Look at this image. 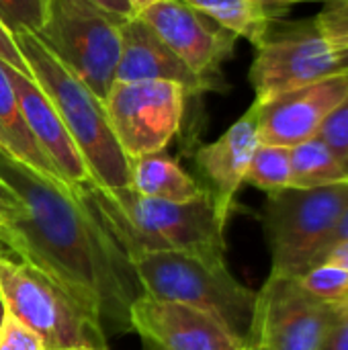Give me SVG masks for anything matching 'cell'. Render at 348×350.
Segmentation results:
<instances>
[{
  "mask_svg": "<svg viewBox=\"0 0 348 350\" xmlns=\"http://www.w3.org/2000/svg\"><path fill=\"white\" fill-rule=\"evenodd\" d=\"M0 258H10V260H16V262H21V260H18V256H16V254H14V252H12V250H10V248H8V246L2 242V240H0Z\"/></svg>",
  "mask_w": 348,
  "mask_h": 350,
  "instance_id": "obj_36",
  "label": "cell"
},
{
  "mask_svg": "<svg viewBox=\"0 0 348 350\" xmlns=\"http://www.w3.org/2000/svg\"><path fill=\"white\" fill-rule=\"evenodd\" d=\"M314 25L332 47L348 45V0H326L314 16Z\"/></svg>",
  "mask_w": 348,
  "mask_h": 350,
  "instance_id": "obj_24",
  "label": "cell"
},
{
  "mask_svg": "<svg viewBox=\"0 0 348 350\" xmlns=\"http://www.w3.org/2000/svg\"><path fill=\"white\" fill-rule=\"evenodd\" d=\"M345 183H348V176H347V180H345Z\"/></svg>",
  "mask_w": 348,
  "mask_h": 350,
  "instance_id": "obj_41",
  "label": "cell"
},
{
  "mask_svg": "<svg viewBox=\"0 0 348 350\" xmlns=\"http://www.w3.org/2000/svg\"><path fill=\"white\" fill-rule=\"evenodd\" d=\"M4 304H2V299H0V324H2V318H4Z\"/></svg>",
  "mask_w": 348,
  "mask_h": 350,
  "instance_id": "obj_38",
  "label": "cell"
},
{
  "mask_svg": "<svg viewBox=\"0 0 348 350\" xmlns=\"http://www.w3.org/2000/svg\"><path fill=\"white\" fill-rule=\"evenodd\" d=\"M0 62L31 78L29 66H27L25 57L21 55V51H18V47L14 43V37L6 31V27L2 23H0Z\"/></svg>",
  "mask_w": 348,
  "mask_h": 350,
  "instance_id": "obj_28",
  "label": "cell"
},
{
  "mask_svg": "<svg viewBox=\"0 0 348 350\" xmlns=\"http://www.w3.org/2000/svg\"><path fill=\"white\" fill-rule=\"evenodd\" d=\"M168 80L185 86L189 94L213 88L193 74L187 64L156 35V31L137 14L121 23V51L115 70V82Z\"/></svg>",
  "mask_w": 348,
  "mask_h": 350,
  "instance_id": "obj_16",
  "label": "cell"
},
{
  "mask_svg": "<svg viewBox=\"0 0 348 350\" xmlns=\"http://www.w3.org/2000/svg\"><path fill=\"white\" fill-rule=\"evenodd\" d=\"M137 16L156 31L193 74L215 88V76L232 55L236 35L178 0H158Z\"/></svg>",
  "mask_w": 348,
  "mask_h": 350,
  "instance_id": "obj_11",
  "label": "cell"
},
{
  "mask_svg": "<svg viewBox=\"0 0 348 350\" xmlns=\"http://www.w3.org/2000/svg\"><path fill=\"white\" fill-rule=\"evenodd\" d=\"M0 150L4 154H8L12 160L29 166L39 176H43L51 183L66 185L59 178L57 170L53 168V164L47 160V156L37 146L35 137L31 135V131L23 119L14 88L4 72L2 62H0Z\"/></svg>",
  "mask_w": 348,
  "mask_h": 350,
  "instance_id": "obj_18",
  "label": "cell"
},
{
  "mask_svg": "<svg viewBox=\"0 0 348 350\" xmlns=\"http://www.w3.org/2000/svg\"><path fill=\"white\" fill-rule=\"evenodd\" d=\"M291 154V189H316L345 183L347 170L326 142L316 135L293 148Z\"/></svg>",
  "mask_w": 348,
  "mask_h": 350,
  "instance_id": "obj_20",
  "label": "cell"
},
{
  "mask_svg": "<svg viewBox=\"0 0 348 350\" xmlns=\"http://www.w3.org/2000/svg\"><path fill=\"white\" fill-rule=\"evenodd\" d=\"M0 299L8 314L43 340L45 350H107L105 332L62 287L27 262L0 258Z\"/></svg>",
  "mask_w": 348,
  "mask_h": 350,
  "instance_id": "obj_7",
  "label": "cell"
},
{
  "mask_svg": "<svg viewBox=\"0 0 348 350\" xmlns=\"http://www.w3.org/2000/svg\"><path fill=\"white\" fill-rule=\"evenodd\" d=\"M197 12L209 16L236 37H244L258 45L271 25L273 14L260 0H178Z\"/></svg>",
  "mask_w": 348,
  "mask_h": 350,
  "instance_id": "obj_19",
  "label": "cell"
},
{
  "mask_svg": "<svg viewBox=\"0 0 348 350\" xmlns=\"http://www.w3.org/2000/svg\"><path fill=\"white\" fill-rule=\"evenodd\" d=\"M345 170H347V176H348V158H347V162H345ZM347 180V178H345Z\"/></svg>",
  "mask_w": 348,
  "mask_h": 350,
  "instance_id": "obj_40",
  "label": "cell"
},
{
  "mask_svg": "<svg viewBox=\"0 0 348 350\" xmlns=\"http://www.w3.org/2000/svg\"><path fill=\"white\" fill-rule=\"evenodd\" d=\"M154 2H158V0H131V4H133V8H135L137 12H142L144 8H148V6L154 4Z\"/></svg>",
  "mask_w": 348,
  "mask_h": 350,
  "instance_id": "obj_37",
  "label": "cell"
},
{
  "mask_svg": "<svg viewBox=\"0 0 348 350\" xmlns=\"http://www.w3.org/2000/svg\"><path fill=\"white\" fill-rule=\"evenodd\" d=\"M129 187L144 197L170 203H189L207 191L164 152L129 160Z\"/></svg>",
  "mask_w": 348,
  "mask_h": 350,
  "instance_id": "obj_17",
  "label": "cell"
},
{
  "mask_svg": "<svg viewBox=\"0 0 348 350\" xmlns=\"http://www.w3.org/2000/svg\"><path fill=\"white\" fill-rule=\"evenodd\" d=\"M340 242H348V205L345 207V211H343V215H340V219H338L336 228H334V230H332V234L328 236L326 244L322 246L320 254L316 256V262H314V267H316V265H320V260L324 258V254H326L330 248H334L336 244H340ZM308 271H310V269H308Z\"/></svg>",
  "mask_w": 348,
  "mask_h": 350,
  "instance_id": "obj_30",
  "label": "cell"
},
{
  "mask_svg": "<svg viewBox=\"0 0 348 350\" xmlns=\"http://www.w3.org/2000/svg\"><path fill=\"white\" fill-rule=\"evenodd\" d=\"M250 187L265 191L267 195L291 189V154L283 146L260 144L250 160L246 180Z\"/></svg>",
  "mask_w": 348,
  "mask_h": 350,
  "instance_id": "obj_21",
  "label": "cell"
},
{
  "mask_svg": "<svg viewBox=\"0 0 348 350\" xmlns=\"http://www.w3.org/2000/svg\"><path fill=\"white\" fill-rule=\"evenodd\" d=\"M129 320L131 332L154 350H250L222 322L178 301L142 295Z\"/></svg>",
  "mask_w": 348,
  "mask_h": 350,
  "instance_id": "obj_12",
  "label": "cell"
},
{
  "mask_svg": "<svg viewBox=\"0 0 348 350\" xmlns=\"http://www.w3.org/2000/svg\"><path fill=\"white\" fill-rule=\"evenodd\" d=\"M2 66H4V72H6L12 88H14L23 119H25L31 135L35 137L41 152L47 156V160L53 164L59 178L68 187H76L86 180H92L78 148L74 146L68 129L64 127V123H62L57 111L53 109L51 100L47 98V94L39 88V84L33 78L12 70L6 64H2Z\"/></svg>",
  "mask_w": 348,
  "mask_h": 350,
  "instance_id": "obj_15",
  "label": "cell"
},
{
  "mask_svg": "<svg viewBox=\"0 0 348 350\" xmlns=\"http://www.w3.org/2000/svg\"><path fill=\"white\" fill-rule=\"evenodd\" d=\"M105 234L127 256L187 252L226 258V226L209 191L189 203L150 199L131 187L105 189L92 180L72 187Z\"/></svg>",
  "mask_w": 348,
  "mask_h": 350,
  "instance_id": "obj_2",
  "label": "cell"
},
{
  "mask_svg": "<svg viewBox=\"0 0 348 350\" xmlns=\"http://www.w3.org/2000/svg\"><path fill=\"white\" fill-rule=\"evenodd\" d=\"M144 295L178 301L209 314L248 345L256 291L242 285L226 258L187 252H142L129 256Z\"/></svg>",
  "mask_w": 348,
  "mask_h": 350,
  "instance_id": "obj_4",
  "label": "cell"
},
{
  "mask_svg": "<svg viewBox=\"0 0 348 350\" xmlns=\"http://www.w3.org/2000/svg\"><path fill=\"white\" fill-rule=\"evenodd\" d=\"M320 265H332V267H340V269L348 271V242H340L334 248H330L324 254V258L320 260Z\"/></svg>",
  "mask_w": 348,
  "mask_h": 350,
  "instance_id": "obj_31",
  "label": "cell"
},
{
  "mask_svg": "<svg viewBox=\"0 0 348 350\" xmlns=\"http://www.w3.org/2000/svg\"><path fill=\"white\" fill-rule=\"evenodd\" d=\"M258 146V105L252 103L215 142L201 146L195 154V162L209 183L207 191L226 221L232 215L236 195L246 180L250 160Z\"/></svg>",
  "mask_w": 348,
  "mask_h": 350,
  "instance_id": "obj_14",
  "label": "cell"
},
{
  "mask_svg": "<svg viewBox=\"0 0 348 350\" xmlns=\"http://www.w3.org/2000/svg\"><path fill=\"white\" fill-rule=\"evenodd\" d=\"M318 135L345 164L348 158V98L343 105H338V109H334V113L324 121Z\"/></svg>",
  "mask_w": 348,
  "mask_h": 350,
  "instance_id": "obj_26",
  "label": "cell"
},
{
  "mask_svg": "<svg viewBox=\"0 0 348 350\" xmlns=\"http://www.w3.org/2000/svg\"><path fill=\"white\" fill-rule=\"evenodd\" d=\"M187 96L185 86L168 80L113 84L105 109L127 160L166 150L180 129Z\"/></svg>",
  "mask_w": 348,
  "mask_h": 350,
  "instance_id": "obj_9",
  "label": "cell"
},
{
  "mask_svg": "<svg viewBox=\"0 0 348 350\" xmlns=\"http://www.w3.org/2000/svg\"><path fill=\"white\" fill-rule=\"evenodd\" d=\"M47 0H0V23L10 35H37L45 25Z\"/></svg>",
  "mask_w": 348,
  "mask_h": 350,
  "instance_id": "obj_23",
  "label": "cell"
},
{
  "mask_svg": "<svg viewBox=\"0 0 348 350\" xmlns=\"http://www.w3.org/2000/svg\"><path fill=\"white\" fill-rule=\"evenodd\" d=\"M320 350H348V304L338 306Z\"/></svg>",
  "mask_w": 348,
  "mask_h": 350,
  "instance_id": "obj_27",
  "label": "cell"
},
{
  "mask_svg": "<svg viewBox=\"0 0 348 350\" xmlns=\"http://www.w3.org/2000/svg\"><path fill=\"white\" fill-rule=\"evenodd\" d=\"M0 178L21 201L18 215L0 226V240L47 275L105 332H131L129 310L142 297L131 262L74 195L0 150Z\"/></svg>",
  "mask_w": 348,
  "mask_h": 350,
  "instance_id": "obj_1",
  "label": "cell"
},
{
  "mask_svg": "<svg viewBox=\"0 0 348 350\" xmlns=\"http://www.w3.org/2000/svg\"><path fill=\"white\" fill-rule=\"evenodd\" d=\"M297 283L316 299L328 306L348 304V271L332 265H318L295 277Z\"/></svg>",
  "mask_w": 348,
  "mask_h": 350,
  "instance_id": "obj_22",
  "label": "cell"
},
{
  "mask_svg": "<svg viewBox=\"0 0 348 350\" xmlns=\"http://www.w3.org/2000/svg\"><path fill=\"white\" fill-rule=\"evenodd\" d=\"M338 306L308 293L293 277L269 275L248 332L250 350H320Z\"/></svg>",
  "mask_w": 348,
  "mask_h": 350,
  "instance_id": "obj_10",
  "label": "cell"
},
{
  "mask_svg": "<svg viewBox=\"0 0 348 350\" xmlns=\"http://www.w3.org/2000/svg\"><path fill=\"white\" fill-rule=\"evenodd\" d=\"M72 350H103V349H90V347H80V349H72Z\"/></svg>",
  "mask_w": 348,
  "mask_h": 350,
  "instance_id": "obj_39",
  "label": "cell"
},
{
  "mask_svg": "<svg viewBox=\"0 0 348 350\" xmlns=\"http://www.w3.org/2000/svg\"><path fill=\"white\" fill-rule=\"evenodd\" d=\"M0 203H4V205H8V207H14V209H18L21 207V201H18V197L14 195V191L0 178Z\"/></svg>",
  "mask_w": 348,
  "mask_h": 350,
  "instance_id": "obj_33",
  "label": "cell"
},
{
  "mask_svg": "<svg viewBox=\"0 0 348 350\" xmlns=\"http://www.w3.org/2000/svg\"><path fill=\"white\" fill-rule=\"evenodd\" d=\"M334 53H336L338 68L348 74V45H345V47H334Z\"/></svg>",
  "mask_w": 348,
  "mask_h": 350,
  "instance_id": "obj_35",
  "label": "cell"
},
{
  "mask_svg": "<svg viewBox=\"0 0 348 350\" xmlns=\"http://www.w3.org/2000/svg\"><path fill=\"white\" fill-rule=\"evenodd\" d=\"M35 37L105 103L115 84L121 21L90 0H47L45 25Z\"/></svg>",
  "mask_w": 348,
  "mask_h": 350,
  "instance_id": "obj_6",
  "label": "cell"
},
{
  "mask_svg": "<svg viewBox=\"0 0 348 350\" xmlns=\"http://www.w3.org/2000/svg\"><path fill=\"white\" fill-rule=\"evenodd\" d=\"M263 6L273 14V12H279V10H285L293 4H299V2H314V0H260ZM326 2V0H324ZM275 16V14H273Z\"/></svg>",
  "mask_w": 348,
  "mask_h": 350,
  "instance_id": "obj_32",
  "label": "cell"
},
{
  "mask_svg": "<svg viewBox=\"0 0 348 350\" xmlns=\"http://www.w3.org/2000/svg\"><path fill=\"white\" fill-rule=\"evenodd\" d=\"M254 47L248 78L254 100L260 105L324 78L347 74L338 68L334 47L316 29L314 18L281 27H273L271 21L265 39Z\"/></svg>",
  "mask_w": 348,
  "mask_h": 350,
  "instance_id": "obj_8",
  "label": "cell"
},
{
  "mask_svg": "<svg viewBox=\"0 0 348 350\" xmlns=\"http://www.w3.org/2000/svg\"><path fill=\"white\" fill-rule=\"evenodd\" d=\"M94 6H98L101 10H105L107 14H111L117 21H129L137 14V10L133 8L131 0H90Z\"/></svg>",
  "mask_w": 348,
  "mask_h": 350,
  "instance_id": "obj_29",
  "label": "cell"
},
{
  "mask_svg": "<svg viewBox=\"0 0 348 350\" xmlns=\"http://www.w3.org/2000/svg\"><path fill=\"white\" fill-rule=\"evenodd\" d=\"M347 205L348 183L267 195L263 226L271 248V275L295 279L312 269Z\"/></svg>",
  "mask_w": 348,
  "mask_h": 350,
  "instance_id": "obj_5",
  "label": "cell"
},
{
  "mask_svg": "<svg viewBox=\"0 0 348 350\" xmlns=\"http://www.w3.org/2000/svg\"><path fill=\"white\" fill-rule=\"evenodd\" d=\"M348 98V74L324 78L258 105V137L267 146L293 148L316 137L324 121Z\"/></svg>",
  "mask_w": 348,
  "mask_h": 350,
  "instance_id": "obj_13",
  "label": "cell"
},
{
  "mask_svg": "<svg viewBox=\"0 0 348 350\" xmlns=\"http://www.w3.org/2000/svg\"><path fill=\"white\" fill-rule=\"evenodd\" d=\"M0 350H45V345L27 324L4 312L0 324Z\"/></svg>",
  "mask_w": 348,
  "mask_h": 350,
  "instance_id": "obj_25",
  "label": "cell"
},
{
  "mask_svg": "<svg viewBox=\"0 0 348 350\" xmlns=\"http://www.w3.org/2000/svg\"><path fill=\"white\" fill-rule=\"evenodd\" d=\"M18 211H21V207L14 209V207H8V205L0 203V226H8L18 215Z\"/></svg>",
  "mask_w": 348,
  "mask_h": 350,
  "instance_id": "obj_34",
  "label": "cell"
},
{
  "mask_svg": "<svg viewBox=\"0 0 348 350\" xmlns=\"http://www.w3.org/2000/svg\"><path fill=\"white\" fill-rule=\"evenodd\" d=\"M12 37L31 78L47 94L78 148L92 183L111 191L129 187V160L113 133L105 103L66 70L33 33Z\"/></svg>",
  "mask_w": 348,
  "mask_h": 350,
  "instance_id": "obj_3",
  "label": "cell"
}]
</instances>
